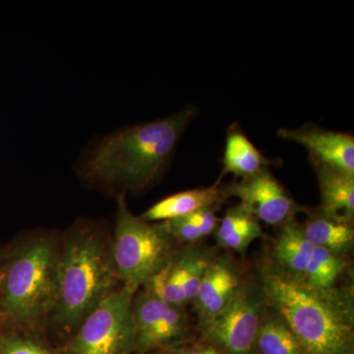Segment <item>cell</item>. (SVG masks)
Wrapping results in <instances>:
<instances>
[{"label": "cell", "instance_id": "9a60e30c", "mask_svg": "<svg viewBox=\"0 0 354 354\" xmlns=\"http://www.w3.org/2000/svg\"><path fill=\"white\" fill-rule=\"evenodd\" d=\"M304 232L312 246L327 249L337 255L348 252L353 245V223L333 220L324 216L320 211L310 216L305 223Z\"/></svg>", "mask_w": 354, "mask_h": 354}, {"label": "cell", "instance_id": "d4e9b609", "mask_svg": "<svg viewBox=\"0 0 354 354\" xmlns=\"http://www.w3.org/2000/svg\"><path fill=\"white\" fill-rule=\"evenodd\" d=\"M218 206L209 207V208L203 209L196 213L191 214V218L199 225L203 235L205 237L208 236L215 230L216 227V209Z\"/></svg>", "mask_w": 354, "mask_h": 354}, {"label": "cell", "instance_id": "6da1fadb", "mask_svg": "<svg viewBox=\"0 0 354 354\" xmlns=\"http://www.w3.org/2000/svg\"><path fill=\"white\" fill-rule=\"evenodd\" d=\"M196 114V106H186L162 120L97 137L77 162L79 176L95 188L118 193L116 196L146 189L167 169Z\"/></svg>", "mask_w": 354, "mask_h": 354}, {"label": "cell", "instance_id": "7402d4cb", "mask_svg": "<svg viewBox=\"0 0 354 354\" xmlns=\"http://www.w3.org/2000/svg\"><path fill=\"white\" fill-rule=\"evenodd\" d=\"M174 259L180 274L186 301H192L196 297L203 277L213 259L208 254L196 248L187 249L174 256Z\"/></svg>", "mask_w": 354, "mask_h": 354}, {"label": "cell", "instance_id": "484cf974", "mask_svg": "<svg viewBox=\"0 0 354 354\" xmlns=\"http://www.w3.org/2000/svg\"><path fill=\"white\" fill-rule=\"evenodd\" d=\"M184 354H225L213 344H195L188 348H181Z\"/></svg>", "mask_w": 354, "mask_h": 354}, {"label": "cell", "instance_id": "e0dca14e", "mask_svg": "<svg viewBox=\"0 0 354 354\" xmlns=\"http://www.w3.org/2000/svg\"><path fill=\"white\" fill-rule=\"evenodd\" d=\"M171 304H165L149 290L135 293L132 313L136 328V351L135 354H147V346L158 323Z\"/></svg>", "mask_w": 354, "mask_h": 354}, {"label": "cell", "instance_id": "52a82bcc", "mask_svg": "<svg viewBox=\"0 0 354 354\" xmlns=\"http://www.w3.org/2000/svg\"><path fill=\"white\" fill-rule=\"evenodd\" d=\"M264 304L262 288L239 286L221 311L201 319L203 335L223 353L254 354Z\"/></svg>", "mask_w": 354, "mask_h": 354}, {"label": "cell", "instance_id": "d6986e66", "mask_svg": "<svg viewBox=\"0 0 354 354\" xmlns=\"http://www.w3.org/2000/svg\"><path fill=\"white\" fill-rule=\"evenodd\" d=\"M346 267V261L342 259V255L314 247L301 281L315 290H333Z\"/></svg>", "mask_w": 354, "mask_h": 354}, {"label": "cell", "instance_id": "83f0119b", "mask_svg": "<svg viewBox=\"0 0 354 354\" xmlns=\"http://www.w3.org/2000/svg\"><path fill=\"white\" fill-rule=\"evenodd\" d=\"M0 272H1V258H0Z\"/></svg>", "mask_w": 354, "mask_h": 354}, {"label": "cell", "instance_id": "44dd1931", "mask_svg": "<svg viewBox=\"0 0 354 354\" xmlns=\"http://www.w3.org/2000/svg\"><path fill=\"white\" fill-rule=\"evenodd\" d=\"M144 286L147 290L152 292L165 304L176 306H183L187 304L174 256H172L171 260L162 269L153 274Z\"/></svg>", "mask_w": 354, "mask_h": 354}, {"label": "cell", "instance_id": "8fae6325", "mask_svg": "<svg viewBox=\"0 0 354 354\" xmlns=\"http://www.w3.org/2000/svg\"><path fill=\"white\" fill-rule=\"evenodd\" d=\"M320 184L324 216L351 223L354 216V174L328 167H315Z\"/></svg>", "mask_w": 354, "mask_h": 354}, {"label": "cell", "instance_id": "ffe728a7", "mask_svg": "<svg viewBox=\"0 0 354 354\" xmlns=\"http://www.w3.org/2000/svg\"><path fill=\"white\" fill-rule=\"evenodd\" d=\"M188 330L189 322L183 306L169 305L153 330L147 346V354L153 351L176 348L177 344L185 339Z\"/></svg>", "mask_w": 354, "mask_h": 354}, {"label": "cell", "instance_id": "ba28073f", "mask_svg": "<svg viewBox=\"0 0 354 354\" xmlns=\"http://www.w3.org/2000/svg\"><path fill=\"white\" fill-rule=\"evenodd\" d=\"M223 194L239 198L249 214L270 225H283L299 209L269 169L232 183L223 190Z\"/></svg>", "mask_w": 354, "mask_h": 354}, {"label": "cell", "instance_id": "7c38bea8", "mask_svg": "<svg viewBox=\"0 0 354 354\" xmlns=\"http://www.w3.org/2000/svg\"><path fill=\"white\" fill-rule=\"evenodd\" d=\"M223 189L218 184L211 187L183 191L160 200L141 216L144 221H167L189 216L203 209L218 206L223 201Z\"/></svg>", "mask_w": 354, "mask_h": 354}, {"label": "cell", "instance_id": "277c9868", "mask_svg": "<svg viewBox=\"0 0 354 354\" xmlns=\"http://www.w3.org/2000/svg\"><path fill=\"white\" fill-rule=\"evenodd\" d=\"M59 249L53 237L35 235L18 247L3 271L0 305L15 325L34 329L55 304Z\"/></svg>", "mask_w": 354, "mask_h": 354}, {"label": "cell", "instance_id": "2e32d148", "mask_svg": "<svg viewBox=\"0 0 354 354\" xmlns=\"http://www.w3.org/2000/svg\"><path fill=\"white\" fill-rule=\"evenodd\" d=\"M263 236L259 221L241 204L227 211L216 232L218 243L236 252H244L254 241Z\"/></svg>", "mask_w": 354, "mask_h": 354}, {"label": "cell", "instance_id": "5bb4252c", "mask_svg": "<svg viewBox=\"0 0 354 354\" xmlns=\"http://www.w3.org/2000/svg\"><path fill=\"white\" fill-rule=\"evenodd\" d=\"M313 249L305 237L304 225L291 218L281 227L274 252L286 274L302 279Z\"/></svg>", "mask_w": 354, "mask_h": 354}, {"label": "cell", "instance_id": "ac0fdd59", "mask_svg": "<svg viewBox=\"0 0 354 354\" xmlns=\"http://www.w3.org/2000/svg\"><path fill=\"white\" fill-rule=\"evenodd\" d=\"M256 348L259 349L261 354H306L297 337L277 312L266 318L263 317Z\"/></svg>", "mask_w": 354, "mask_h": 354}, {"label": "cell", "instance_id": "5b68a950", "mask_svg": "<svg viewBox=\"0 0 354 354\" xmlns=\"http://www.w3.org/2000/svg\"><path fill=\"white\" fill-rule=\"evenodd\" d=\"M115 230L111 253L123 286L138 290L172 257V237L164 223L155 225L133 215L125 195L116 196Z\"/></svg>", "mask_w": 354, "mask_h": 354}, {"label": "cell", "instance_id": "7a4b0ae2", "mask_svg": "<svg viewBox=\"0 0 354 354\" xmlns=\"http://www.w3.org/2000/svg\"><path fill=\"white\" fill-rule=\"evenodd\" d=\"M266 304H271L306 354H353L354 314L348 293L319 290L286 272L263 278Z\"/></svg>", "mask_w": 354, "mask_h": 354}, {"label": "cell", "instance_id": "8992f818", "mask_svg": "<svg viewBox=\"0 0 354 354\" xmlns=\"http://www.w3.org/2000/svg\"><path fill=\"white\" fill-rule=\"evenodd\" d=\"M135 293L136 290L127 286L114 290L86 317L59 353L135 354Z\"/></svg>", "mask_w": 354, "mask_h": 354}, {"label": "cell", "instance_id": "9c48e42d", "mask_svg": "<svg viewBox=\"0 0 354 354\" xmlns=\"http://www.w3.org/2000/svg\"><path fill=\"white\" fill-rule=\"evenodd\" d=\"M281 138L304 146L315 167H328L354 174V137L351 133L330 131L307 123L278 130Z\"/></svg>", "mask_w": 354, "mask_h": 354}, {"label": "cell", "instance_id": "3957f363", "mask_svg": "<svg viewBox=\"0 0 354 354\" xmlns=\"http://www.w3.org/2000/svg\"><path fill=\"white\" fill-rule=\"evenodd\" d=\"M118 281L106 235L97 225H77L59 250L50 313L55 329L75 332L86 317L116 290Z\"/></svg>", "mask_w": 354, "mask_h": 354}, {"label": "cell", "instance_id": "cb8c5ba5", "mask_svg": "<svg viewBox=\"0 0 354 354\" xmlns=\"http://www.w3.org/2000/svg\"><path fill=\"white\" fill-rule=\"evenodd\" d=\"M162 223L169 235L176 241L195 242L205 237L199 225L193 221L190 215L164 221Z\"/></svg>", "mask_w": 354, "mask_h": 354}, {"label": "cell", "instance_id": "4316f807", "mask_svg": "<svg viewBox=\"0 0 354 354\" xmlns=\"http://www.w3.org/2000/svg\"><path fill=\"white\" fill-rule=\"evenodd\" d=\"M155 354H184L183 349L181 348H165L160 349V351H157V353Z\"/></svg>", "mask_w": 354, "mask_h": 354}, {"label": "cell", "instance_id": "30bf717a", "mask_svg": "<svg viewBox=\"0 0 354 354\" xmlns=\"http://www.w3.org/2000/svg\"><path fill=\"white\" fill-rule=\"evenodd\" d=\"M239 286V277L228 261H212L194 299L200 318H207L221 311L230 301Z\"/></svg>", "mask_w": 354, "mask_h": 354}, {"label": "cell", "instance_id": "603a6c76", "mask_svg": "<svg viewBox=\"0 0 354 354\" xmlns=\"http://www.w3.org/2000/svg\"><path fill=\"white\" fill-rule=\"evenodd\" d=\"M0 354H60L31 337L0 334Z\"/></svg>", "mask_w": 354, "mask_h": 354}, {"label": "cell", "instance_id": "4fadbf2b", "mask_svg": "<svg viewBox=\"0 0 354 354\" xmlns=\"http://www.w3.org/2000/svg\"><path fill=\"white\" fill-rule=\"evenodd\" d=\"M271 160L256 148L237 123L228 128L221 176L232 174L242 179L269 169Z\"/></svg>", "mask_w": 354, "mask_h": 354}]
</instances>
